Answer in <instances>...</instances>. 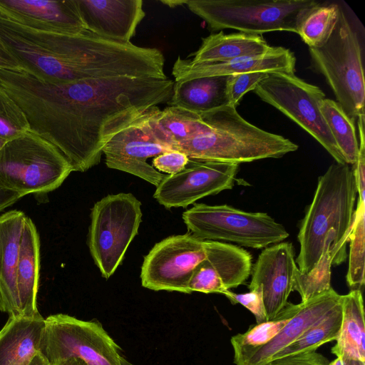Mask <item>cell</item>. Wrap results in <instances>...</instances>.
I'll use <instances>...</instances> for the list:
<instances>
[{"label": "cell", "mask_w": 365, "mask_h": 365, "mask_svg": "<svg viewBox=\"0 0 365 365\" xmlns=\"http://www.w3.org/2000/svg\"><path fill=\"white\" fill-rule=\"evenodd\" d=\"M0 83L24 113L30 131L53 145L73 171L85 172L98 164L116 133L169 102L175 81L120 76L54 84L0 69Z\"/></svg>", "instance_id": "cell-1"}, {"label": "cell", "mask_w": 365, "mask_h": 365, "mask_svg": "<svg viewBox=\"0 0 365 365\" xmlns=\"http://www.w3.org/2000/svg\"><path fill=\"white\" fill-rule=\"evenodd\" d=\"M0 41L23 71L59 84L103 76L108 56L103 41L88 30L65 34L23 26L0 10Z\"/></svg>", "instance_id": "cell-2"}, {"label": "cell", "mask_w": 365, "mask_h": 365, "mask_svg": "<svg viewBox=\"0 0 365 365\" xmlns=\"http://www.w3.org/2000/svg\"><path fill=\"white\" fill-rule=\"evenodd\" d=\"M356 194L354 173L348 164L334 163L318 178L297 235L300 249L295 260L301 273L308 274L317 266L330 235L346 244L352 230Z\"/></svg>", "instance_id": "cell-3"}, {"label": "cell", "mask_w": 365, "mask_h": 365, "mask_svg": "<svg viewBox=\"0 0 365 365\" xmlns=\"http://www.w3.org/2000/svg\"><path fill=\"white\" fill-rule=\"evenodd\" d=\"M200 114L209 128L174 149L190 159L240 165L279 158L298 149L289 139L251 124L230 105Z\"/></svg>", "instance_id": "cell-4"}, {"label": "cell", "mask_w": 365, "mask_h": 365, "mask_svg": "<svg viewBox=\"0 0 365 365\" xmlns=\"http://www.w3.org/2000/svg\"><path fill=\"white\" fill-rule=\"evenodd\" d=\"M73 171L53 145L30 130L9 140L0 150V186L21 197L53 191Z\"/></svg>", "instance_id": "cell-5"}, {"label": "cell", "mask_w": 365, "mask_h": 365, "mask_svg": "<svg viewBox=\"0 0 365 365\" xmlns=\"http://www.w3.org/2000/svg\"><path fill=\"white\" fill-rule=\"evenodd\" d=\"M313 69L322 74L337 103L355 121L364 113L365 85L359 35L340 6L338 23L328 41L309 48Z\"/></svg>", "instance_id": "cell-6"}, {"label": "cell", "mask_w": 365, "mask_h": 365, "mask_svg": "<svg viewBox=\"0 0 365 365\" xmlns=\"http://www.w3.org/2000/svg\"><path fill=\"white\" fill-rule=\"evenodd\" d=\"M319 4L314 0L185 1L211 31L231 29L257 35L277 31L297 34L301 20Z\"/></svg>", "instance_id": "cell-7"}, {"label": "cell", "mask_w": 365, "mask_h": 365, "mask_svg": "<svg viewBox=\"0 0 365 365\" xmlns=\"http://www.w3.org/2000/svg\"><path fill=\"white\" fill-rule=\"evenodd\" d=\"M192 235L201 240L225 241L253 249L282 242L289 232L265 212H250L227 205L195 204L182 213Z\"/></svg>", "instance_id": "cell-8"}, {"label": "cell", "mask_w": 365, "mask_h": 365, "mask_svg": "<svg viewBox=\"0 0 365 365\" xmlns=\"http://www.w3.org/2000/svg\"><path fill=\"white\" fill-rule=\"evenodd\" d=\"M140 202L131 193L108 195L91 210L88 245L101 275L108 279L122 262L141 222Z\"/></svg>", "instance_id": "cell-9"}, {"label": "cell", "mask_w": 365, "mask_h": 365, "mask_svg": "<svg viewBox=\"0 0 365 365\" xmlns=\"http://www.w3.org/2000/svg\"><path fill=\"white\" fill-rule=\"evenodd\" d=\"M254 93L263 101L279 110L310 134L334 159L346 164L320 112L324 93L294 73L270 72Z\"/></svg>", "instance_id": "cell-10"}, {"label": "cell", "mask_w": 365, "mask_h": 365, "mask_svg": "<svg viewBox=\"0 0 365 365\" xmlns=\"http://www.w3.org/2000/svg\"><path fill=\"white\" fill-rule=\"evenodd\" d=\"M119 350L98 322L64 314L45 319L39 353L51 365L70 358L80 359L87 365H121Z\"/></svg>", "instance_id": "cell-11"}, {"label": "cell", "mask_w": 365, "mask_h": 365, "mask_svg": "<svg viewBox=\"0 0 365 365\" xmlns=\"http://www.w3.org/2000/svg\"><path fill=\"white\" fill-rule=\"evenodd\" d=\"M206 255L205 241L190 232L168 237L144 257L142 285L155 291L190 294L188 285L193 270Z\"/></svg>", "instance_id": "cell-12"}, {"label": "cell", "mask_w": 365, "mask_h": 365, "mask_svg": "<svg viewBox=\"0 0 365 365\" xmlns=\"http://www.w3.org/2000/svg\"><path fill=\"white\" fill-rule=\"evenodd\" d=\"M238 170V164L190 158L182 170L161 181L153 197L167 209L186 207L201 198L232 189Z\"/></svg>", "instance_id": "cell-13"}, {"label": "cell", "mask_w": 365, "mask_h": 365, "mask_svg": "<svg viewBox=\"0 0 365 365\" xmlns=\"http://www.w3.org/2000/svg\"><path fill=\"white\" fill-rule=\"evenodd\" d=\"M147 113L116 133L104 146L103 154L109 168L132 174L157 187L168 175L158 171L148 160L171 150L153 135Z\"/></svg>", "instance_id": "cell-14"}, {"label": "cell", "mask_w": 365, "mask_h": 365, "mask_svg": "<svg viewBox=\"0 0 365 365\" xmlns=\"http://www.w3.org/2000/svg\"><path fill=\"white\" fill-rule=\"evenodd\" d=\"M299 272L290 242L270 245L259 255L252 266L248 288L261 286L268 320L275 318L288 303Z\"/></svg>", "instance_id": "cell-15"}, {"label": "cell", "mask_w": 365, "mask_h": 365, "mask_svg": "<svg viewBox=\"0 0 365 365\" xmlns=\"http://www.w3.org/2000/svg\"><path fill=\"white\" fill-rule=\"evenodd\" d=\"M204 241L207 255L193 270L188 285L190 292L222 294L245 284L251 274L250 253L230 243Z\"/></svg>", "instance_id": "cell-16"}, {"label": "cell", "mask_w": 365, "mask_h": 365, "mask_svg": "<svg viewBox=\"0 0 365 365\" xmlns=\"http://www.w3.org/2000/svg\"><path fill=\"white\" fill-rule=\"evenodd\" d=\"M0 10L14 21L36 30L65 34L86 30L76 0H0Z\"/></svg>", "instance_id": "cell-17"}, {"label": "cell", "mask_w": 365, "mask_h": 365, "mask_svg": "<svg viewBox=\"0 0 365 365\" xmlns=\"http://www.w3.org/2000/svg\"><path fill=\"white\" fill-rule=\"evenodd\" d=\"M296 58L292 51L282 46H272L267 52L255 56L212 63H194L180 56L174 63L172 74L175 81L197 78L232 76L251 72L295 73Z\"/></svg>", "instance_id": "cell-18"}, {"label": "cell", "mask_w": 365, "mask_h": 365, "mask_svg": "<svg viewBox=\"0 0 365 365\" xmlns=\"http://www.w3.org/2000/svg\"><path fill=\"white\" fill-rule=\"evenodd\" d=\"M86 29L110 40L129 42L145 16L141 0H76Z\"/></svg>", "instance_id": "cell-19"}, {"label": "cell", "mask_w": 365, "mask_h": 365, "mask_svg": "<svg viewBox=\"0 0 365 365\" xmlns=\"http://www.w3.org/2000/svg\"><path fill=\"white\" fill-rule=\"evenodd\" d=\"M341 295L332 288L302 303L299 311L279 334L266 344L250 352L235 365H263L279 351L296 341L308 328L341 302Z\"/></svg>", "instance_id": "cell-20"}, {"label": "cell", "mask_w": 365, "mask_h": 365, "mask_svg": "<svg viewBox=\"0 0 365 365\" xmlns=\"http://www.w3.org/2000/svg\"><path fill=\"white\" fill-rule=\"evenodd\" d=\"M26 215L13 210L0 215V310L9 317L22 315L16 272Z\"/></svg>", "instance_id": "cell-21"}, {"label": "cell", "mask_w": 365, "mask_h": 365, "mask_svg": "<svg viewBox=\"0 0 365 365\" xmlns=\"http://www.w3.org/2000/svg\"><path fill=\"white\" fill-rule=\"evenodd\" d=\"M44 327L40 313L9 317L0 330V365H29L39 352Z\"/></svg>", "instance_id": "cell-22"}, {"label": "cell", "mask_w": 365, "mask_h": 365, "mask_svg": "<svg viewBox=\"0 0 365 365\" xmlns=\"http://www.w3.org/2000/svg\"><path fill=\"white\" fill-rule=\"evenodd\" d=\"M40 240L35 225L26 217L21 237L16 282L23 316L34 317L39 312L36 297L39 284Z\"/></svg>", "instance_id": "cell-23"}, {"label": "cell", "mask_w": 365, "mask_h": 365, "mask_svg": "<svg viewBox=\"0 0 365 365\" xmlns=\"http://www.w3.org/2000/svg\"><path fill=\"white\" fill-rule=\"evenodd\" d=\"M148 127L154 137L170 150L207 130L210 125L200 113L168 106L161 110L158 106L146 114Z\"/></svg>", "instance_id": "cell-24"}, {"label": "cell", "mask_w": 365, "mask_h": 365, "mask_svg": "<svg viewBox=\"0 0 365 365\" xmlns=\"http://www.w3.org/2000/svg\"><path fill=\"white\" fill-rule=\"evenodd\" d=\"M230 76H217L175 81L168 103L202 113L228 105L227 86Z\"/></svg>", "instance_id": "cell-25"}, {"label": "cell", "mask_w": 365, "mask_h": 365, "mask_svg": "<svg viewBox=\"0 0 365 365\" xmlns=\"http://www.w3.org/2000/svg\"><path fill=\"white\" fill-rule=\"evenodd\" d=\"M341 322L331 351L344 359L365 361V319L361 290L341 295Z\"/></svg>", "instance_id": "cell-26"}, {"label": "cell", "mask_w": 365, "mask_h": 365, "mask_svg": "<svg viewBox=\"0 0 365 365\" xmlns=\"http://www.w3.org/2000/svg\"><path fill=\"white\" fill-rule=\"evenodd\" d=\"M261 35L246 33L224 34L220 31L204 38L192 53L194 63L222 62L243 56L262 54L271 48Z\"/></svg>", "instance_id": "cell-27"}, {"label": "cell", "mask_w": 365, "mask_h": 365, "mask_svg": "<svg viewBox=\"0 0 365 365\" xmlns=\"http://www.w3.org/2000/svg\"><path fill=\"white\" fill-rule=\"evenodd\" d=\"M302 306V302L297 304L288 302L273 319L256 324L246 332L232 336L230 341L234 351L233 361L240 360L271 341L299 311Z\"/></svg>", "instance_id": "cell-28"}, {"label": "cell", "mask_w": 365, "mask_h": 365, "mask_svg": "<svg viewBox=\"0 0 365 365\" xmlns=\"http://www.w3.org/2000/svg\"><path fill=\"white\" fill-rule=\"evenodd\" d=\"M319 109L346 164L354 165L359 148L354 122L331 99L324 98Z\"/></svg>", "instance_id": "cell-29"}, {"label": "cell", "mask_w": 365, "mask_h": 365, "mask_svg": "<svg viewBox=\"0 0 365 365\" xmlns=\"http://www.w3.org/2000/svg\"><path fill=\"white\" fill-rule=\"evenodd\" d=\"M341 322V305L340 302L321 319L308 328L296 341L277 353L272 359L316 350L324 344L335 341L339 333Z\"/></svg>", "instance_id": "cell-30"}, {"label": "cell", "mask_w": 365, "mask_h": 365, "mask_svg": "<svg viewBox=\"0 0 365 365\" xmlns=\"http://www.w3.org/2000/svg\"><path fill=\"white\" fill-rule=\"evenodd\" d=\"M340 6L319 3L305 14L298 26L297 34L309 48H319L328 41L338 23Z\"/></svg>", "instance_id": "cell-31"}, {"label": "cell", "mask_w": 365, "mask_h": 365, "mask_svg": "<svg viewBox=\"0 0 365 365\" xmlns=\"http://www.w3.org/2000/svg\"><path fill=\"white\" fill-rule=\"evenodd\" d=\"M365 200L358 198L351 232L346 282L351 290H362L365 271Z\"/></svg>", "instance_id": "cell-32"}, {"label": "cell", "mask_w": 365, "mask_h": 365, "mask_svg": "<svg viewBox=\"0 0 365 365\" xmlns=\"http://www.w3.org/2000/svg\"><path fill=\"white\" fill-rule=\"evenodd\" d=\"M29 130L24 113L0 83V137L10 140Z\"/></svg>", "instance_id": "cell-33"}, {"label": "cell", "mask_w": 365, "mask_h": 365, "mask_svg": "<svg viewBox=\"0 0 365 365\" xmlns=\"http://www.w3.org/2000/svg\"><path fill=\"white\" fill-rule=\"evenodd\" d=\"M268 75V72H251L230 76L227 86L228 105L236 108L243 96L253 91Z\"/></svg>", "instance_id": "cell-34"}, {"label": "cell", "mask_w": 365, "mask_h": 365, "mask_svg": "<svg viewBox=\"0 0 365 365\" xmlns=\"http://www.w3.org/2000/svg\"><path fill=\"white\" fill-rule=\"evenodd\" d=\"M222 294L232 304H240L251 312L255 317L257 324L268 321L261 286L250 289L246 293L237 294L228 289Z\"/></svg>", "instance_id": "cell-35"}, {"label": "cell", "mask_w": 365, "mask_h": 365, "mask_svg": "<svg viewBox=\"0 0 365 365\" xmlns=\"http://www.w3.org/2000/svg\"><path fill=\"white\" fill-rule=\"evenodd\" d=\"M357 125L359 136V154L356 162L353 165V173L356 187L359 193L358 198L365 200V135H364V113L357 118Z\"/></svg>", "instance_id": "cell-36"}, {"label": "cell", "mask_w": 365, "mask_h": 365, "mask_svg": "<svg viewBox=\"0 0 365 365\" xmlns=\"http://www.w3.org/2000/svg\"><path fill=\"white\" fill-rule=\"evenodd\" d=\"M189 159L185 153L171 150L155 157L152 160V165L158 171L171 175L182 170Z\"/></svg>", "instance_id": "cell-37"}, {"label": "cell", "mask_w": 365, "mask_h": 365, "mask_svg": "<svg viewBox=\"0 0 365 365\" xmlns=\"http://www.w3.org/2000/svg\"><path fill=\"white\" fill-rule=\"evenodd\" d=\"M327 357L316 350L284 356L272 359L263 365H329Z\"/></svg>", "instance_id": "cell-38"}, {"label": "cell", "mask_w": 365, "mask_h": 365, "mask_svg": "<svg viewBox=\"0 0 365 365\" xmlns=\"http://www.w3.org/2000/svg\"><path fill=\"white\" fill-rule=\"evenodd\" d=\"M0 69L23 71L21 66L0 41Z\"/></svg>", "instance_id": "cell-39"}, {"label": "cell", "mask_w": 365, "mask_h": 365, "mask_svg": "<svg viewBox=\"0 0 365 365\" xmlns=\"http://www.w3.org/2000/svg\"><path fill=\"white\" fill-rule=\"evenodd\" d=\"M22 197L17 192L9 190L0 186V212L12 205Z\"/></svg>", "instance_id": "cell-40"}, {"label": "cell", "mask_w": 365, "mask_h": 365, "mask_svg": "<svg viewBox=\"0 0 365 365\" xmlns=\"http://www.w3.org/2000/svg\"><path fill=\"white\" fill-rule=\"evenodd\" d=\"M29 365H51L39 352L35 355Z\"/></svg>", "instance_id": "cell-41"}, {"label": "cell", "mask_w": 365, "mask_h": 365, "mask_svg": "<svg viewBox=\"0 0 365 365\" xmlns=\"http://www.w3.org/2000/svg\"><path fill=\"white\" fill-rule=\"evenodd\" d=\"M56 365H87L83 360L77 358H70L66 360L61 361Z\"/></svg>", "instance_id": "cell-42"}, {"label": "cell", "mask_w": 365, "mask_h": 365, "mask_svg": "<svg viewBox=\"0 0 365 365\" xmlns=\"http://www.w3.org/2000/svg\"><path fill=\"white\" fill-rule=\"evenodd\" d=\"M162 3L168 5L170 7H175L176 6L183 5L185 4V1H161Z\"/></svg>", "instance_id": "cell-43"}, {"label": "cell", "mask_w": 365, "mask_h": 365, "mask_svg": "<svg viewBox=\"0 0 365 365\" xmlns=\"http://www.w3.org/2000/svg\"><path fill=\"white\" fill-rule=\"evenodd\" d=\"M345 365H365V361H356V360H349V359H344Z\"/></svg>", "instance_id": "cell-44"}, {"label": "cell", "mask_w": 365, "mask_h": 365, "mask_svg": "<svg viewBox=\"0 0 365 365\" xmlns=\"http://www.w3.org/2000/svg\"><path fill=\"white\" fill-rule=\"evenodd\" d=\"M329 365H345L343 359L340 356H336L334 360L329 362Z\"/></svg>", "instance_id": "cell-45"}, {"label": "cell", "mask_w": 365, "mask_h": 365, "mask_svg": "<svg viewBox=\"0 0 365 365\" xmlns=\"http://www.w3.org/2000/svg\"><path fill=\"white\" fill-rule=\"evenodd\" d=\"M120 363H121V365H134V364H131L130 362H129L128 361H127L123 356H121V358H120Z\"/></svg>", "instance_id": "cell-46"}, {"label": "cell", "mask_w": 365, "mask_h": 365, "mask_svg": "<svg viewBox=\"0 0 365 365\" xmlns=\"http://www.w3.org/2000/svg\"><path fill=\"white\" fill-rule=\"evenodd\" d=\"M9 140L0 137V150Z\"/></svg>", "instance_id": "cell-47"}]
</instances>
